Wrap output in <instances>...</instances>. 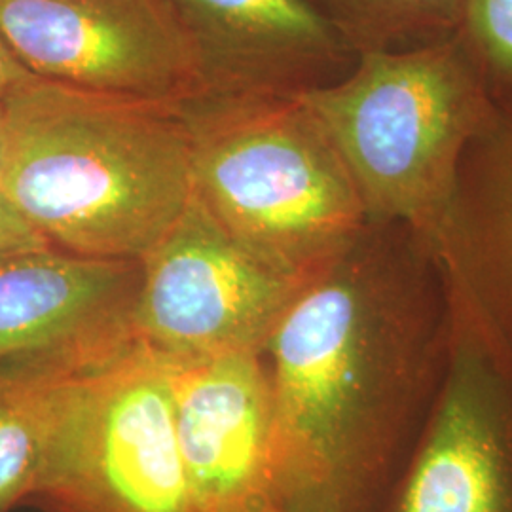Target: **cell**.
I'll return each instance as SVG.
<instances>
[{
  "mask_svg": "<svg viewBox=\"0 0 512 512\" xmlns=\"http://www.w3.org/2000/svg\"><path fill=\"white\" fill-rule=\"evenodd\" d=\"M454 340L456 296L433 238L370 220L262 349L275 509L376 512L439 404Z\"/></svg>",
  "mask_w": 512,
  "mask_h": 512,
  "instance_id": "cell-1",
  "label": "cell"
},
{
  "mask_svg": "<svg viewBox=\"0 0 512 512\" xmlns=\"http://www.w3.org/2000/svg\"><path fill=\"white\" fill-rule=\"evenodd\" d=\"M2 101L0 190L50 247L141 262L183 215L192 198L183 105L38 76Z\"/></svg>",
  "mask_w": 512,
  "mask_h": 512,
  "instance_id": "cell-2",
  "label": "cell"
},
{
  "mask_svg": "<svg viewBox=\"0 0 512 512\" xmlns=\"http://www.w3.org/2000/svg\"><path fill=\"white\" fill-rule=\"evenodd\" d=\"M183 114L194 196L279 272L310 283L365 232L359 188L300 95H202Z\"/></svg>",
  "mask_w": 512,
  "mask_h": 512,
  "instance_id": "cell-3",
  "label": "cell"
},
{
  "mask_svg": "<svg viewBox=\"0 0 512 512\" xmlns=\"http://www.w3.org/2000/svg\"><path fill=\"white\" fill-rule=\"evenodd\" d=\"M348 165L368 220L433 236L459 160L495 101L459 37L359 55L351 73L300 95Z\"/></svg>",
  "mask_w": 512,
  "mask_h": 512,
  "instance_id": "cell-4",
  "label": "cell"
},
{
  "mask_svg": "<svg viewBox=\"0 0 512 512\" xmlns=\"http://www.w3.org/2000/svg\"><path fill=\"white\" fill-rule=\"evenodd\" d=\"M42 512H194L177 444L169 361L135 334L52 351Z\"/></svg>",
  "mask_w": 512,
  "mask_h": 512,
  "instance_id": "cell-5",
  "label": "cell"
},
{
  "mask_svg": "<svg viewBox=\"0 0 512 512\" xmlns=\"http://www.w3.org/2000/svg\"><path fill=\"white\" fill-rule=\"evenodd\" d=\"M308 283L232 238L194 196L141 260L135 338L167 361L262 353Z\"/></svg>",
  "mask_w": 512,
  "mask_h": 512,
  "instance_id": "cell-6",
  "label": "cell"
},
{
  "mask_svg": "<svg viewBox=\"0 0 512 512\" xmlns=\"http://www.w3.org/2000/svg\"><path fill=\"white\" fill-rule=\"evenodd\" d=\"M0 35L29 73L80 92L175 105L205 93L169 0H0Z\"/></svg>",
  "mask_w": 512,
  "mask_h": 512,
  "instance_id": "cell-7",
  "label": "cell"
},
{
  "mask_svg": "<svg viewBox=\"0 0 512 512\" xmlns=\"http://www.w3.org/2000/svg\"><path fill=\"white\" fill-rule=\"evenodd\" d=\"M454 296L439 404L376 512H512V363Z\"/></svg>",
  "mask_w": 512,
  "mask_h": 512,
  "instance_id": "cell-8",
  "label": "cell"
},
{
  "mask_svg": "<svg viewBox=\"0 0 512 512\" xmlns=\"http://www.w3.org/2000/svg\"><path fill=\"white\" fill-rule=\"evenodd\" d=\"M177 444L194 512L274 505V408L262 353L169 361Z\"/></svg>",
  "mask_w": 512,
  "mask_h": 512,
  "instance_id": "cell-9",
  "label": "cell"
},
{
  "mask_svg": "<svg viewBox=\"0 0 512 512\" xmlns=\"http://www.w3.org/2000/svg\"><path fill=\"white\" fill-rule=\"evenodd\" d=\"M194 44L203 95H304L357 55L311 0H169Z\"/></svg>",
  "mask_w": 512,
  "mask_h": 512,
  "instance_id": "cell-10",
  "label": "cell"
},
{
  "mask_svg": "<svg viewBox=\"0 0 512 512\" xmlns=\"http://www.w3.org/2000/svg\"><path fill=\"white\" fill-rule=\"evenodd\" d=\"M433 243L454 291L512 363V101L463 150Z\"/></svg>",
  "mask_w": 512,
  "mask_h": 512,
  "instance_id": "cell-11",
  "label": "cell"
},
{
  "mask_svg": "<svg viewBox=\"0 0 512 512\" xmlns=\"http://www.w3.org/2000/svg\"><path fill=\"white\" fill-rule=\"evenodd\" d=\"M141 262L40 247L0 256V361L133 332Z\"/></svg>",
  "mask_w": 512,
  "mask_h": 512,
  "instance_id": "cell-12",
  "label": "cell"
},
{
  "mask_svg": "<svg viewBox=\"0 0 512 512\" xmlns=\"http://www.w3.org/2000/svg\"><path fill=\"white\" fill-rule=\"evenodd\" d=\"M54 366L48 353L0 361V512L27 505L52 425Z\"/></svg>",
  "mask_w": 512,
  "mask_h": 512,
  "instance_id": "cell-13",
  "label": "cell"
},
{
  "mask_svg": "<svg viewBox=\"0 0 512 512\" xmlns=\"http://www.w3.org/2000/svg\"><path fill=\"white\" fill-rule=\"evenodd\" d=\"M357 55L429 48L458 37L463 0H311Z\"/></svg>",
  "mask_w": 512,
  "mask_h": 512,
  "instance_id": "cell-14",
  "label": "cell"
},
{
  "mask_svg": "<svg viewBox=\"0 0 512 512\" xmlns=\"http://www.w3.org/2000/svg\"><path fill=\"white\" fill-rule=\"evenodd\" d=\"M458 37L494 101H512V0H463Z\"/></svg>",
  "mask_w": 512,
  "mask_h": 512,
  "instance_id": "cell-15",
  "label": "cell"
},
{
  "mask_svg": "<svg viewBox=\"0 0 512 512\" xmlns=\"http://www.w3.org/2000/svg\"><path fill=\"white\" fill-rule=\"evenodd\" d=\"M48 247L0 190V256Z\"/></svg>",
  "mask_w": 512,
  "mask_h": 512,
  "instance_id": "cell-16",
  "label": "cell"
},
{
  "mask_svg": "<svg viewBox=\"0 0 512 512\" xmlns=\"http://www.w3.org/2000/svg\"><path fill=\"white\" fill-rule=\"evenodd\" d=\"M35 74L29 73L21 63L18 57L12 54L8 48L6 40L0 35V95L18 88L21 84L29 82Z\"/></svg>",
  "mask_w": 512,
  "mask_h": 512,
  "instance_id": "cell-17",
  "label": "cell"
},
{
  "mask_svg": "<svg viewBox=\"0 0 512 512\" xmlns=\"http://www.w3.org/2000/svg\"><path fill=\"white\" fill-rule=\"evenodd\" d=\"M4 160H6V118H4V101L0 95V179L4 173Z\"/></svg>",
  "mask_w": 512,
  "mask_h": 512,
  "instance_id": "cell-18",
  "label": "cell"
},
{
  "mask_svg": "<svg viewBox=\"0 0 512 512\" xmlns=\"http://www.w3.org/2000/svg\"><path fill=\"white\" fill-rule=\"evenodd\" d=\"M264 512H285V511H281V509H268V511H264Z\"/></svg>",
  "mask_w": 512,
  "mask_h": 512,
  "instance_id": "cell-19",
  "label": "cell"
}]
</instances>
